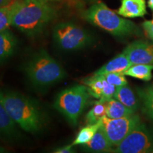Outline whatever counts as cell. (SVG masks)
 <instances>
[{"instance_id": "19", "label": "cell", "mask_w": 153, "mask_h": 153, "mask_svg": "<svg viewBox=\"0 0 153 153\" xmlns=\"http://www.w3.org/2000/svg\"><path fill=\"white\" fill-rule=\"evenodd\" d=\"M106 116V102L101 100L97 101L91 109L86 115V122L87 125L99 123Z\"/></svg>"}, {"instance_id": "8", "label": "cell", "mask_w": 153, "mask_h": 153, "mask_svg": "<svg viewBox=\"0 0 153 153\" xmlns=\"http://www.w3.org/2000/svg\"><path fill=\"white\" fill-rule=\"evenodd\" d=\"M116 153H153V137L144 124L140 123L115 147Z\"/></svg>"}, {"instance_id": "10", "label": "cell", "mask_w": 153, "mask_h": 153, "mask_svg": "<svg viewBox=\"0 0 153 153\" xmlns=\"http://www.w3.org/2000/svg\"><path fill=\"white\" fill-rule=\"evenodd\" d=\"M17 126L0 101V138L7 142L14 140L19 135Z\"/></svg>"}, {"instance_id": "31", "label": "cell", "mask_w": 153, "mask_h": 153, "mask_svg": "<svg viewBox=\"0 0 153 153\" xmlns=\"http://www.w3.org/2000/svg\"><path fill=\"white\" fill-rule=\"evenodd\" d=\"M152 91H153V87H152Z\"/></svg>"}, {"instance_id": "24", "label": "cell", "mask_w": 153, "mask_h": 153, "mask_svg": "<svg viewBox=\"0 0 153 153\" xmlns=\"http://www.w3.org/2000/svg\"><path fill=\"white\" fill-rule=\"evenodd\" d=\"M116 89H117V87L111 85L110 83H108V82L104 79V89H103L102 95H101V99H99V100L106 102V101L110 100V99H113L114 97Z\"/></svg>"}, {"instance_id": "12", "label": "cell", "mask_w": 153, "mask_h": 153, "mask_svg": "<svg viewBox=\"0 0 153 153\" xmlns=\"http://www.w3.org/2000/svg\"><path fill=\"white\" fill-rule=\"evenodd\" d=\"M132 65L125 51H123L104 66L97 70L94 74L104 75L110 72H125Z\"/></svg>"}, {"instance_id": "4", "label": "cell", "mask_w": 153, "mask_h": 153, "mask_svg": "<svg viewBox=\"0 0 153 153\" xmlns=\"http://www.w3.org/2000/svg\"><path fill=\"white\" fill-rule=\"evenodd\" d=\"M25 72L30 81L38 87L52 85L66 76L62 66L44 50L38 51L30 57Z\"/></svg>"}, {"instance_id": "17", "label": "cell", "mask_w": 153, "mask_h": 153, "mask_svg": "<svg viewBox=\"0 0 153 153\" xmlns=\"http://www.w3.org/2000/svg\"><path fill=\"white\" fill-rule=\"evenodd\" d=\"M153 65L145 64L132 65L124 74L126 76L137 78L145 81H149L152 78V71Z\"/></svg>"}, {"instance_id": "23", "label": "cell", "mask_w": 153, "mask_h": 153, "mask_svg": "<svg viewBox=\"0 0 153 153\" xmlns=\"http://www.w3.org/2000/svg\"><path fill=\"white\" fill-rule=\"evenodd\" d=\"M104 79L111 85L116 87L127 85L128 81L123 72H110L104 74Z\"/></svg>"}, {"instance_id": "2", "label": "cell", "mask_w": 153, "mask_h": 153, "mask_svg": "<svg viewBox=\"0 0 153 153\" xmlns=\"http://www.w3.org/2000/svg\"><path fill=\"white\" fill-rule=\"evenodd\" d=\"M0 101L15 123L26 132L36 133L45 126V114L31 99L14 91H1Z\"/></svg>"}, {"instance_id": "21", "label": "cell", "mask_w": 153, "mask_h": 153, "mask_svg": "<svg viewBox=\"0 0 153 153\" xmlns=\"http://www.w3.org/2000/svg\"><path fill=\"white\" fill-rule=\"evenodd\" d=\"M14 1L9 4L0 8V31L8 29L9 26H11Z\"/></svg>"}, {"instance_id": "15", "label": "cell", "mask_w": 153, "mask_h": 153, "mask_svg": "<svg viewBox=\"0 0 153 153\" xmlns=\"http://www.w3.org/2000/svg\"><path fill=\"white\" fill-rule=\"evenodd\" d=\"M114 99L119 101L130 109L136 111L138 107V100L133 90L127 85L117 87L114 95Z\"/></svg>"}, {"instance_id": "9", "label": "cell", "mask_w": 153, "mask_h": 153, "mask_svg": "<svg viewBox=\"0 0 153 153\" xmlns=\"http://www.w3.org/2000/svg\"><path fill=\"white\" fill-rule=\"evenodd\" d=\"M124 51L132 65H153V43L138 40L130 44Z\"/></svg>"}, {"instance_id": "13", "label": "cell", "mask_w": 153, "mask_h": 153, "mask_svg": "<svg viewBox=\"0 0 153 153\" xmlns=\"http://www.w3.org/2000/svg\"><path fill=\"white\" fill-rule=\"evenodd\" d=\"M17 46V40L10 30L0 31V63L14 54Z\"/></svg>"}, {"instance_id": "3", "label": "cell", "mask_w": 153, "mask_h": 153, "mask_svg": "<svg viewBox=\"0 0 153 153\" xmlns=\"http://www.w3.org/2000/svg\"><path fill=\"white\" fill-rule=\"evenodd\" d=\"M87 22L116 37H126L140 33L135 23L119 16L102 2L97 3L83 13Z\"/></svg>"}, {"instance_id": "28", "label": "cell", "mask_w": 153, "mask_h": 153, "mask_svg": "<svg viewBox=\"0 0 153 153\" xmlns=\"http://www.w3.org/2000/svg\"><path fill=\"white\" fill-rule=\"evenodd\" d=\"M148 6L151 10L153 11V0H148Z\"/></svg>"}, {"instance_id": "25", "label": "cell", "mask_w": 153, "mask_h": 153, "mask_svg": "<svg viewBox=\"0 0 153 153\" xmlns=\"http://www.w3.org/2000/svg\"><path fill=\"white\" fill-rule=\"evenodd\" d=\"M142 27L146 36L151 41H153V19L145 21L143 22L142 24Z\"/></svg>"}, {"instance_id": "14", "label": "cell", "mask_w": 153, "mask_h": 153, "mask_svg": "<svg viewBox=\"0 0 153 153\" xmlns=\"http://www.w3.org/2000/svg\"><path fill=\"white\" fill-rule=\"evenodd\" d=\"M83 146L88 150L96 152H113L114 148L101 127L94 135L92 139L83 145Z\"/></svg>"}, {"instance_id": "6", "label": "cell", "mask_w": 153, "mask_h": 153, "mask_svg": "<svg viewBox=\"0 0 153 153\" xmlns=\"http://www.w3.org/2000/svg\"><path fill=\"white\" fill-rule=\"evenodd\" d=\"M56 45L64 51H76L91 43V36L87 30L71 22L57 24L53 29Z\"/></svg>"}, {"instance_id": "22", "label": "cell", "mask_w": 153, "mask_h": 153, "mask_svg": "<svg viewBox=\"0 0 153 153\" xmlns=\"http://www.w3.org/2000/svg\"><path fill=\"white\" fill-rule=\"evenodd\" d=\"M138 94L142 99L143 106L148 116L153 119V91L152 88L143 89L138 91Z\"/></svg>"}, {"instance_id": "20", "label": "cell", "mask_w": 153, "mask_h": 153, "mask_svg": "<svg viewBox=\"0 0 153 153\" xmlns=\"http://www.w3.org/2000/svg\"><path fill=\"white\" fill-rule=\"evenodd\" d=\"M100 126L101 123L99 121L97 123L87 125L85 127L82 128L78 133L73 143H72V145L73 146L77 145H83L87 143L89 141H90L92 139L94 135H95V133H97V131L100 128Z\"/></svg>"}, {"instance_id": "18", "label": "cell", "mask_w": 153, "mask_h": 153, "mask_svg": "<svg viewBox=\"0 0 153 153\" xmlns=\"http://www.w3.org/2000/svg\"><path fill=\"white\" fill-rule=\"evenodd\" d=\"M84 84L87 85L89 93L96 99H101L104 86V77L103 75H95L88 77L84 80Z\"/></svg>"}, {"instance_id": "27", "label": "cell", "mask_w": 153, "mask_h": 153, "mask_svg": "<svg viewBox=\"0 0 153 153\" xmlns=\"http://www.w3.org/2000/svg\"><path fill=\"white\" fill-rule=\"evenodd\" d=\"M14 1V0H0V8L9 4H11Z\"/></svg>"}, {"instance_id": "26", "label": "cell", "mask_w": 153, "mask_h": 153, "mask_svg": "<svg viewBox=\"0 0 153 153\" xmlns=\"http://www.w3.org/2000/svg\"><path fill=\"white\" fill-rule=\"evenodd\" d=\"M74 152V151L73 150V145H72V144L65 145V146L57 149L54 151V152L55 153H71Z\"/></svg>"}, {"instance_id": "7", "label": "cell", "mask_w": 153, "mask_h": 153, "mask_svg": "<svg viewBox=\"0 0 153 153\" xmlns=\"http://www.w3.org/2000/svg\"><path fill=\"white\" fill-rule=\"evenodd\" d=\"M140 123V118L135 114L118 118L104 116L100 120V127L115 148Z\"/></svg>"}, {"instance_id": "29", "label": "cell", "mask_w": 153, "mask_h": 153, "mask_svg": "<svg viewBox=\"0 0 153 153\" xmlns=\"http://www.w3.org/2000/svg\"><path fill=\"white\" fill-rule=\"evenodd\" d=\"M7 150L3 147L0 146V153H4V152H7Z\"/></svg>"}, {"instance_id": "11", "label": "cell", "mask_w": 153, "mask_h": 153, "mask_svg": "<svg viewBox=\"0 0 153 153\" xmlns=\"http://www.w3.org/2000/svg\"><path fill=\"white\" fill-rule=\"evenodd\" d=\"M117 14L125 18L144 16L147 14L145 0H122Z\"/></svg>"}, {"instance_id": "30", "label": "cell", "mask_w": 153, "mask_h": 153, "mask_svg": "<svg viewBox=\"0 0 153 153\" xmlns=\"http://www.w3.org/2000/svg\"><path fill=\"white\" fill-rule=\"evenodd\" d=\"M41 1H45V2H48V1H59V0H41Z\"/></svg>"}, {"instance_id": "16", "label": "cell", "mask_w": 153, "mask_h": 153, "mask_svg": "<svg viewBox=\"0 0 153 153\" xmlns=\"http://www.w3.org/2000/svg\"><path fill=\"white\" fill-rule=\"evenodd\" d=\"M135 112L119 101L113 98L106 101V117L110 118H118L131 116Z\"/></svg>"}, {"instance_id": "1", "label": "cell", "mask_w": 153, "mask_h": 153, "mask_svg": "<svg viewBox=\"0 0 153 153\" xmlns=\"http://www.w3.org/2000/svg\"><path fill=\"white\" fill-rule=\"evenodd\" d=\"M55 9L41 0H15L11 26L28 36L38 35L54 19Z\"/></svg>"}, {"instance_id": "5", "label": "cell", "mask_w": 153, "mask_h": 153, "mask_svg": "<svg viewBox=\"0 0 153 153\" xmlns=\"http://www.w3.org/2000/svg\"><path fill=\"white\" fill-rule=\"evenodd\" d=\"M91 96L87 86H73L59 93L54 106L72 125L76 126Z\"/></svg>"}]
</instances>
